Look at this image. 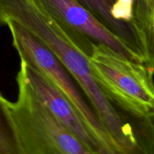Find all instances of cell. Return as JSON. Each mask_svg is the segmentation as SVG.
Masks as SVG:
<instances>
[{"label":"cell","instance_id":"6da1fadb","mask_svg":"<svg viewBox=\"0 0 154 154\" xmlns=\"http://www.w3.org/2000/svg\"><path fill=\"white\" fill-rule=\"evenodd\" d=\"M15 21L40 40L65 66L88 99L99 120L123 154H138L139 138L134 119L120 115L93 78L86 57L61 26L36 0H0V24Z\"/></svg>","mask_w":154,"mask_h":154},{"label":"cell","instance_id":"7a4b0ae2","mask_svg":"<svg viewBox=\"0 0 154 154\" xmlns=\"http://www.w3.org/2000/svg\"><path fill=\"white\" fill-rule=\"evenodd\" d=\"M89 64L93 78L114 106L133 117L154 116L153 73L145 65L102 45L94 46Z\"/></svg>","mask_w":154,"mask_h":154},{"label":"cell","instance_id":"3957f363","mask_svg":"<svg viewBox=\"0 0 154 154\" xmlns=\"http://www.w3.org/2000/svg\"><path fill=\"white\" fill-rule=\"evenodd\" d=\"M4 25L10 30L12 45L21 61L40 72L67 98L101 146L104 154H123L99 120L80 86L56 56L15 21L8 20Z\"/></svg>","mask_w":154,"mask_h":154},{"label":"cell","instance_id":"277c9868","mask_svg":"<svg viewBox=\"0 0 154 154\" xmlns=\"http://www.w3.org/2000/svg\"><path fill=\"white\" fill-rule=\"evenodd\" d=\"M14 120L26 154H91L38 99L19 69Z\"/></svg>","mask_w":154,"mask_h":154},{"label":"cell","instance_id":"5b68a950","mask_svg":"<svg viewBox=\"0 0 154 154\" xmlns=\"http://www.w3.org/2000/svg\"><path fill=\"white\" fill-rule=\"evenodd\" d=\"M89 58L96 45H105L125 58L142 60L77 0H36Z\"/></svg>","mask_w":154,"mask_h":154},{"label":"cell","instance_id":"8992f818","mask_svg":"<svg viewBox=\"0 0 154 154\" xmlns=\"http://www.w3.org/2000/svg\"><path fill=\"white\" fill-rule=\"evenodd\" d=\"M20 69L38 99L89 152L91 154H104L101 146L67 98L43 75L21 60Z\"/></svg>","mask_w":154,"mask_h":154},{"label":"cell","instance_id":"52a82bcc","mask_svg":"<svg viewBox=\"0 0 154 154\" xmlns=\"http://www.w3.org/2000/svg\"><path fill=\"white\" fill-rule=\"evenodd\" d=\"M105 26L120 38L141 60L142 45L132 25L133 0H77Z\"/></svg>","mask_w":154,"mask_h":154},{"label":"cell","instance_id":"ba28073f","mask_svg":"<svg viewBox=\"0 0 154 154\" xmlns=\"http://www.w3.org/2000/svg\"><path fill=\"white\" fill-rule=\"evenodd\" d=\"M132 25L144 51V65L154 73V0H133Z\"/></svg>","mask_w":154,"mask_h":154},{"label":"cell","instance_id":"9c48e42d","mask_svg":"<svg viewBox=\"0 0 154 154\" xmlns=\"http://www.w3.org/2000/svg\"><path fill=\"white\" fill-rule=\"evenodd\" d=\"M0 154H26L12 114L11 102L1 94Z\"/></svg>","mask_w":154,"mask_h":154}]
</instances>
